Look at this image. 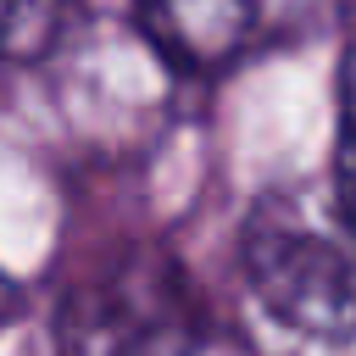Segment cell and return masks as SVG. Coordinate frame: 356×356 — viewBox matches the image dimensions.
<instances>
[{"label":"cell","instance_id":"6da1fadb","mask_svg":"<svg viewBox=\"0 0 356 356\" xmlns=\"http://www.w3.org/2000/svg\"><path fill=\"white\" fill-rule=\"evenodd\" d=\"M239 250L256 300L284 328L328 345L356 339V228L339 200L334 217H317L312 200H261Z\"/></svg>","mask_w":356,"mask_h":356},{"label":"cell","instance_id":"7a4b0ae2","mask_svg":"<svg viewBox=\"0 0 356 356\" xmlns=\"http://www.w3.org/2000/svg\"><path fill=\"white\" fill-rule=\"evenodd\" d=\"M312 0H134L145 39L184 72H222L284 39Z\"/></svg>","mask_w":356,"mask_h":356},{"label":"cell","instance_id":"3957f363","mask_svg":"<svg viewBox=\"0 0 356 356\" xmlns=\"http://www.w3.org/2000/svg\"><path fill=\"white\" fill-rule=\"evenodd\" d=\"M178 328L167 284L150 273H117L83 284L61 312V356H161Z\"/></svg>","mask_w":356,"mask_h":356},{"label":"cell","instance_id":"277c9868","mask_svg":"<svg viewBox=\"0 0 356 356\" xmlns=\"http://www.w3.org/2000/svg\"><path fill=\"white\" fill-rule=\"evenodd\" d=\"M72 17V0H0V61H39Z\"/></svg>","mask_w":356,"mask_h":356},{"label":"cell","instance_id":"5b68a950","mask_svg":"<svg viewBox=\"0 0 356 356\" xmlns=\"http://www.w3.org/2000/svg\"><path fill=\"white\" fill-rule=\"evenodd\" d=\"M334 200L356 228V44L339 72V145H334Z\"/></svg>","mask_w":356,"mask_h":356},{"label":"cell","instance_id":"8992f818","mask_svg":"<svg viewBox=\"0 0 356 356\" xmlns=\"http://www.w3.org/2000/svg\"><path fill=\"white\" fill-rule=\"evenodd\" d=\"M17 306H22V295H17V284L0 273V323H11V317H17Z\"/></svg>","mask_w":356,"mask_h":356}]
</instances>
